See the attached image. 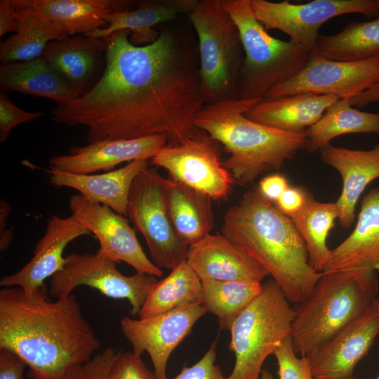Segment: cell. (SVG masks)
<instances>
[{
  "label": "cell",
  "instance_id": "obj_36",
  "mask_svg": "<svg viewBox=\"0 0 379 379\" xmlns=\"http://www.w3.org/2000/svg\"><path fill=\"white\" fill-rule=\"evenodd\" d=\"M117 353L111 347L74 366L60 379H107Z\"/></svg>",
  "mask_w": 379,
  "mask_h": 379
},
{
  "label": "cell",
  "instance_id": "obj_44",
  "mask_svg": "<svg viewBox=\"0 0 379 379\" xmlns=\"http://www.w3.org/2000/svg\"><path fill=\"white\" fill-rule=\"evenodd\" d=\"M10 211L11 208L8 202L1 199L0 201V248L2 251L8 249L13 237L11 230H6Z\"/></svg>",
  "mask_w": 379,
  "mask_h": 379
},
{
  "label": "cell",
  "instance_id": "obj_35",
  "mask_svg": "<svg viewBox=\"0 0 379 379\" xmlns=\"http://www.w3.org/2000/svg\"><path fill=\"white\" fill-rule=\"evenodd\" d=\"M279 379H315L307 356L297 357L291 337L286 338L274 353Z\"/></svg>",
  "mask_w": 379,
  "mask_h": 379
},
{
  "label": "cell",
  "instance_id": "obj_34",
  "mask_svg": "<svg viewBox=\"0 0 379 379\" xmlns=\"http://www.w3.org/2000/svg\"><path fill=\"white\" fill-rule=\"evenodd\" d=\"M203 304L208 312L215 315L220 328L230 331L243 310L259 294L258 281H201Z\"/></svg>",
  "mask_w": 379,
  "mask_h": 379
},
{
  "label": "cell",
  "instance_id": "obj_31",
  "mask_svg": "<svg viewBox=\"0 0 379 379\" xmlns=\"http://www.w3.org/2000/svg\"><path fill=\"white\" fill-rule=\"evenodd\" d=\"M305 133L308 152L320 151L340 135L350 133H379V113L352 107L350 98L339 99Z\"/></svg>",
  "mask_w": 379,
  "mask_h": 379
},
{
  "label": "cell",
  "instance_id": "obj_38",
  "mask_svg": "<svg viewBox=\"0 0 379 379\" xmlns=\"http://www.w3.org/2000/svg\"><path fill=\"white\" fill-rule=\"evenodd\" d=\"M44 114L29 112L15 105L7 94L0 93V142H6L11 131L18 125L29 123Z\"/></svg>",
  "mask_w": 379,
  "mask_h": 379
},
{
  "label": "cell",
  "instance_id": "obj_12",
  "mask_svg": "<svg viewBox=\"0 0 379 379\" xmlns=\"http://www.w3.org/2000/svg\"><path fill=\"white\" fill-rule=\"evenodd\" d=\"M251 4L255 16L267 31L279 29L311 53L319 28L331 18L351 13L379 15L378 0H313L305 4L251 0Z\"/></svg>",
  "mask_w": 379,
  "mask_h": 379
},
{
  "label": "cell",
  "instance_id": "obj_3",
  "mask_svg": "<svg viewBox=\"0 0 379 379\" xmlns=\"http://www.w3.org/2000/svg\"><path fill=\"white\" fill-rule=\"evenodd\" d=\"M221 234L262 266L290 302L306 299L322 274L310 267L306 245L291 219L258 187L227 210Z\"/></svg>",
  "mask_w": 379,
  "mask_h": 379
},
{
  "label": "cell",
  "instance_id": "obj_43",
  "mask_svg": "<svg viewBox=\"0 0 379 379\" xmlns=\"http://www.w3.org/2000/svg\"><path fill=\"white\" fill-rule=\"evenodd\" d=\"M18 22L11 0L0 1V36L10 32L16 33Z\"/></svg>",
  "mask_w": 379,
  "mask_h": 379
},
{
  "label": "cell",
  "instance_id": "obj_29",
  "mask_svg": "<svg viewBox=\"0 0 379 379\" xmlns=\"http://www.w3.org/2000/svg\"><path fill=\"white\" fill-rule=\"evenodd\" d=\"M18 22L16 33L0 43L1 63L27 61L42 55L49 42L67 34L39 15L27 0H11Z\"/></svg>",
  "mask_w": 379,
  "mask_h": 379
},
{
  "label": "cell",
  "instance_id": "obj_28",
  "mask_svg": "<svg viewBox=\"0 0 379 379\" xmlns=\"http://www.w3.org/2000/svg\"><path fill=\"white\" fill-rule=\"evenodd\" d=\"M39 15L68 36L87 34L107 25L105 16L126 11L122 1L109 0H27Z\"/></svg>",
  "mask_w": 379,
  "mask_h": 379
},
{
  "label": "cell",
  "instance_id": "obj_45",
  "mask_svg": "<svg viewBox=\"0 0 379 379\" xmlns=\"http://www.w3.org/2000/svg\"><path fill=\"white\" fill-rule=\"evenodd\" d=\"M374 102H379V83L350 99V104L358 107H364Z\"/></svg>",
  "mask_w": 379,
  "mask_h": 379
},
{
  "label": "cell",
  "instance_id": "obj_39",
  "mask_svg": "<svg viewBox=\"0 0 379 379\" xmlns=\"http://www.w3.org/2000/svg\"><path fill=\"white\" fill-rule=\"evenodd\" d=\"M218 340L213 341L201 359L191 366H184L172 379H228L223 376L216 359Z\"/></svg>",
  "mask_w": 379,
  "mask_h": 379
},
{
  "label": "cell",
  "instance_id": "obj_13",
  "mask_svg": "<svg viewBox=\"0 0 379 379\" xmlns=\"http://www.w3.org/2000/svg\"><path fill=\"white\" fill-rule=\"evenodd\" d=\"M69 208L77 220L97 238L100 247L95 253L98 256L117 263L124 262L136 272L162 275L161 270L145 253L136 230L126 216L80 194L70 197Z\"/></svg>",
  "mask_w": 379,
  "mask_h": 379
},
{
  "label": "cell",
  "instance_id": "obj_25",
  "mask_svg": "<svg viewBox=\"0 0 379 379\" xmlns=\"http://www.w3.org/2000/svg\"><path fill=\"white\" fill-rule=\"evenodd\" d=\"M339 99L333 95L312 93L263 98L245 115L253 121L271 128L291 133H303Z\"/></svg>",
  "mask_w": 379,
  "mask_h": 379
},
{
  "label": "cell",
  "instance_id": "obj_10",
  "mask_svg": "<svg viewBox=\"0 0 379 379\" xmlns=\"http://www.w3.org/2000/svg\"><path fill=\"white\" fill-rule=\"evenodd\" d=\"M117 265L96 253L68 254L62 269L50 279L49 295L53 299L62 298L70 295L74 288L86 286L108 298L127 300L131 314L138 315L158 280L155 276L145 273L124 275Z\"/></svg>",
  "mask_w": 379,
  "mask_h": 379
},
{
  "label": "cell",
  "instance_id": "obj_47",
  "mask_svg": "<svg viewBox=\"0 0 379 379\" xmlns=\"http://www.w3.org/2000/svg\"><path fill=\"white\" fill-rule=\"evenodd\" d=\"M372 305H373V306L378 310V312H379V300L375 298V299L373 300Z\"/></svg>",
  "mask_w": 379,
  "mask_h": 379
},
{
  "label": "cell",
  "instance_id": "obj_40",
  "mask_svg": "<svg viewBox=\"0 0 379 379\" xmlns=\"http://www.w3.org/2000/svg\"><path fill=\"white\" fill-rule=\"evenodd\" d=\"M308 190L303 187H289L276 202V207L291 218L303 208Z\"/></svg>",
  "mask_w": 379,
  "mask_h": 379
},
{
  "label": "cell",
  "instance_id": "obj_20",
  "mask_svg": "<svg viewBox=\"0 0 379 379\" xmlns=\"http://www.w3.org/2000/svg\"><path fill=\"white\" fill-rule=\"evenodd\" d=\"M188 265L201 281H258L266 270L222 234H209L189 246Z\"/></svg>",
  "mask_w": 379,
  "mask_h": 379
},
{
  "label": "cell",
  "instance_id": "obj_32",
  "mask_svg": "<svg viewBox=\"0 0 379 379\" xmlns=\"http://www.w3.org/2000/svg\"><path fill=\"white\" fill-rule=\"evenodd\" d=\"M201 302V281L187 261L184 260L173 269L166 277L157 281L138 316L139 318H147Z\"/></svg>",
  "mask_w": 379,
  "mask_h": 379
},
{
  "label": "cell",
  "instance_id": "obj_16",
  "mask_svg": "<svg viewBox=\"0 0 379 379\" xmlns=\"http://www.w3.org/2000/svg\"><path fill=\"white\" fill-rule=\"evenodd\" d=\"M379 334V312L373 306L307 357L315 379H357L355 366Z\"/></svg>",
  "mask_w": 379,
  "mask_h": 379
},
{
  "label": "cell",
  "instance_id": "obj_18",
  "mask_svg": "<svg viewBox=\"0 0 379 379\" xmlns=\"http://www.w3.org/2000/svg\"><path fill=\"white\" fill-rule=\"evenodd\" d=\"M166 145L163 135L130 140H102L72 146L69 153L52 157L49 168L74 174H93L134 160L152 159Z\"/></svg>",
  "mask_w": 379,
  "mask_h": 379
},
{
  "label": "cell",
  "instance_id": "obj_33",
  "mask_svg": "<svg viewBox=\"0 0 379 379\" xmlns=\"http://www.w3.org/2000/svg\"><path fill=\"white\" fill-rule=\"evenodd\" d=\"M290 218L306 245L310 267L322 272L331 253L327 237L338 218L335 203L318 201L308 191L303 208Z\"/></svg>",
  "mask_w": 379,
  "mask_h": 379
},
{
  "label": "cell",
  "instance_id": "obj_1",
  "mask_svg": "<svg viewBox=\"0 0 379 379\" xmlns=\"http://www.w3.org/2000/svg\"><path fill=\"white\" fill-rule=\"evenodd\" d=\"M129 36L121 30L105 38L101 77L84 95L57 106L53 120L87 127L88 143L163 135L175 145L201 133L195 119L208 102L190 47L169 29L143 46Z\"/></svg>",
  "mask_w": 379,
  "mask_h": 379
},
{
  "label": "cell",
  "instance_id": "obj_48",
  "mask_svg": "<svg viewBox=\"0 0 379 379\" xmlns=\"http://www.w3.org/2000/svg\"><path fill=\"white\" fill-rule=\"evenodd\" d=\"M375 379H379V375Z\"/></svg>",
  "mask_w": 379,
  "mask_h": 379
},
{
  "label": "cell",
  "instance_id": "obj_15",
  "mask_svg": "<svg viewBox=\"0 0 379 379\" xmlns=\"http://www.w3.org/2000/svg\"><path fill=\"white\" fill-rule=\"evenodd\" d=\"M207 312L203 302L197 303L147 318L124 317L120 320V328L131 345L132 352L139 356L147 352L157 378L168 379L166 369L170 355Z\"/></svg>",
  "mask_w": 379,
  "mask_h": 379
},
{
  "label": "cell",
  "instance_id": "obj_6",
  "mask_svg": "<svg viewBox=\"0 0 379 379\" xmlns=\"http://www.w3.org/2000/svg\"><path fill=\"white\" fill-rule=\"evenodd\" d=\"M235 22L244 58L241 69L239 98H263L273 87L295 77L309 62L312 53L302 44L271 36L258 20L251 0H222Z\"/></svg>",
  "mask_w": 379,
  "mask_h": 379
},
{
  "label": "cell",
  "instance_id": "obj_4",
  "mask_svg": "<svg viewBox=\"0 0 379 379\" xmlns=\"http://www.w3.org/2000/svg\"><path fill=\"white\" fill-rule=\"evenodd\" d=\"M260 100L210 102L195 119L197 127L229 153L222 164L239 184L252 183L264 172L280 169L285 161L306 149L305 132L278 130L246 117Z\"/></svg>",
  "mask_w": 379,
  "mask_h": 379
},
{
  "label": "cell",
  "instance_id": "obj_21",
  "mask_svg": "<svg viewBox=\"0 0 379 379\" xmlns=\"http://www.w3.org/2000/svg\"><path fill=\"white\" fill-rule=\"evenodd\" d=\"M319 152L323 161L335 168L341 176V193L334 203L340 225L344 229L350 228L361 194L371 182L379 178V143L367 150L329 145Z\"/></svg>",
  "mask_w": 379,
  "mask_h": 379
},
{
  "label": "cell",
  "instance_id": "obj_19",
  "mask_svg": "<svg viewBox=\"0 0 379 379\" xmlns=\"http://www.w3.org/2000/svg\"><path fill=\"white\" fill-rule=\"evenodd\" d=\"M106 39L84 34L48 43L41 56L80 98L101 77L105 67Z\"/></svg>",
  "mask_w": 379,
  "mask_h": 379
},
{
  "label": "cell",
  "instance_id": "obj_5",
  "mask_svg": "<svg viewBox=\"0 0 379 379\" xmlns=\"http://www.w3.org/2000/svg\"><path fill=\"white\" fill-rule=\"evenodd\" d=\"M375 270L322 272L312 293L298 304L290 337L296 353L307 356L372 305Z\"/></svg>",
  "mask_w": 379,
  "mask_h": 379
},
{
  "label": "cell",
  "instance_id": "obj_42",
  "mask_svg": "<svg viewBox=\"0 0 379 379\" xmlns=\"http://www.w3.org/2000/svg\"><path fill=\"white\" fill-rule=\"evenodd\" d=\"M289 187L286 178L277 173L264 177L260 180L258 186L266 199L275 203Z\"/></svg>",
  "mask_w": 379,
  "mask_h": 379
},
{
  "label": "cell",
  "instance_id": "obj_14",
  "mask_svg": "<svg viewBox=\"0 0 379 379\" xmlns=\"http://www.w3.org/2000/svg\"><path fill=\"white\" fill-rule=\"evenodd\" d=\"M379 83V57L358 62L326 60L312 55L293 79L271 88L264 98L300 93L333 95L350 98Z\"/></svg>",
  "mask_w": 379,
  "mask_h": 379
},
{
  "label": "cell",
  "instance_id": "obj_41",
  "mask_svg": "<svg viewBox=\"0 0 379 379\" xmlns=\"http://www.w3.org/2000/svg\"><path fill=\"white\" fill-rule=\"evenodd\" d=\"M27 364L14 352L0 350V379H25Z\"/></svg>",
  "mask_w": 379,
  "mask_h": 379
},
{
  "label": "cell",
  "instance_id": "obj_49",
  "mask_svg": "<svg viewBox=\"0 0 379 379\" xmlns=\"http://www.w3.org/2000/svg\"><path fill=\"white\" fill-rule=\"evenodd\" d=\"M378 2H379V0H378Z\"/></svg>",
  "mask_w": 379,
  "mask_h": 379
},
{
  "label": "cell",
  "instance_id": "obj_17",
  "mask_svg": "<svg viewBox=\"0 0 379 379\" xmlns=\"http://www.w3.org/2000/svg\"><path fill=\"white\" fill-rule=\"evenodd\" d=\"M90 234L72 214L67 217L51 215L32 258L18 272L2 277L0 286L20 287L27 293L44 288L45 281L62 269L65 263L63 252L68 244Z\"/></svg>",
  "mask_w": 379,
  "mask_h": 379
},
{
  "label": "cell",
  "instance_id": "obj_30",
  "mask_svg": "<svg viewBox=\"0 0 379 379\" xmlns=\"http://www.w3.org/2000/svg\"><path fill=\"white\" fill-rule=\"evenodd\" d=\"M312 55L341 62L379 57V15L367 22H352L333 35L319 34Z\"/></svg>",
  "mask_w": 379,
  "mask_h": 379
},
{
  "label": "cell",
  "instance_id": "obj_11",
  "mask_svg": "<svg viewBox=\"0 0 379 379\" xmlns=\"http://www.w3.org/2000/svg\"><path fill=\"white\" fill-rule=\"evenodd\" d=\"M221 145L204 132L175 145H166L151 159L171 178L212 199H225L236 182L220 159Z\"/></svg>",
  "mask_w": 379,
  "mask_h": 379
},
{
  "label": "cell",
  "instance_id": "obj_24",
  "mask_svg": "<svg viewBox=\"0 0 379 379\" xmlns=\"http://www.w3.org/2000/svg\"><path fill=\"white\" fill-rule=\"evenodd\" d=\"M197 0H159L142 1L137 8L109 13L105 16L104 28L87 34L95 39H105L121 31L130 32L129 39L136 46L147 45L154 41L159 32L153 27L160 23L171 22L187 13Z\"/></svg>",
  "mask_w": 379,
  "mask_h": 379
},
{
  "label": "cell",
  "instance_id": "obj_37",
  "mask_svg": "<svg viewBox=\"0 0 379 379\" xmlns=\"http://www.w3.org/2000/svg\"><path fill=\"white\" fill-rule=\"evenodd\" d=\"M107 379H159L140 356L133 352L117 353Z\"/></svg>",
  "mask_w": 379,
  "mask_h": 379
},
{
  "label": "cell",
  "instance_id": "obj_27",
  "mask_svg": "<svg viewBox=\"0 0 379 379\" xmlns=\"http://www.w3.org/2000/svg\"><path fill=\"white\" fill-rule=\"evenodd\" d=\"M167 206L174 227L188 245L204 239L214 227L212 199L173 178L164 180Z\"/></svg>",
  "mask_w": 379,
  "mask_h": 379
},
{
  "label": "cell",
  "instance_id": "obj_8",
  "mask_svg": "<svg viewBox=\"0 0 379 379\" xmlns=\"http://www.w3.org/2000/svg\"><path fill=\"white\" fill-rule=\"evenodd\" d=\"M272 279L239 315L230 330L235 356L228 379H258L265 359L291 334L295 310Z\"/></svg>",
  "mask_w": 379,
  "mask_h": 379
},
{
  "label": "cell",
  "instance_id": "obj_46",
  "mask_svg": "<svg viewBox=\"0 0 379 379\" xmlns=\"http://www.w3.org/2000/svg\"><path fill=\"white\" fill-rule=\"evenodd\" d=\"M258 379H274V378L267 370H262Z\"/></svg>",
  "mask_w": 379,
  "mask_h": 379
},
{
  "label": "cell",
  "instance_id": "obj_7",
  "mask_svg": "<svg viewBox=\"0 0 379 379\" xmlns=\"http://www.w3.org/2000/svg\"><path fill=\"white\" fill-rule=\"evenodd\" d=\"M186 16L198 38L199 75L208 102L239 98L244 53L239 29L222 0H197Z\"/></svg>",
  "mask_w": 379,
  "mask_h": 379
},
{
  "label": "cell",
  "instance_id": "obj_26",
  "mask_svg": "<svg viewBox=\"0 0 379 379\" xmlns=\"http://www.w3.org/2000/svg\"><path fill=\"white\" fill-rule=\"evenodd\" d=\"M0 91L8 94L18 92L44 97L66 105L77 96L65 80L41 58L34 60L1 63Z\"/></svg>",
  "mask_w": 379,
  "mask_h": 379
},
{
  "label": "cell",
  "instance_id": "obj_23",
  "mask_svg": "<svg viewBox=\"0 0 379 379\" xmlns=\"http://www.w3.org/2000/svg\"><path fill=\"white\" fill-rule=\"evenodd\" d=\"M148 160H134L118 169L100 174H74L50 168V182L77 190L84 197L105 205L126 217V206L135 178L148 166Z\"/></svg>",
  "mask_w": 379,
  "mask_h": 379
},
{
  "label": "cell",
  "instance_id": "obj_9",
  "mask_svg": "<svg viewBox=\"0 0 379 379\" xmlns=\"http://www.w3.org/2000/svg\"><path fill=\"white\" fill-rule=\"evenodd\" d=\"M164 178L147 166L133 180L126 206V217L145 238L153 263L172 270L186 260L189 246L176 232L171 218Z\"/></svg>",
  "mask_w": 379,
  "mask_h": 379
},
{
  "label": "cell",
  "instance_id": "obj_2",
  "mask_svg": "<svg viewBox=\"0 0 379 379\" xmlns=\"http://www.w3.org/2000/svg\"><path fill=\"white\" fill-rule=\"evenodd\" d=\"M100 347L74 295L52 300L45 288L0 290V350L23 359L29 378L60 379L88 361Z\"/></svg>",
  "mask_w": 379,
  "mask_h": 379
},
{
  "label": "cell",
  "instance_id": "obj_22",
  "mask_svg": "<svg viewBox=\"0 0 379 379\" xmlns=\"http://www.w3.org/2000/svg\"><path fill=\"white\" fill-rule=\"evenodd\" d=\"M379 270V187L364 197L352 233L331 250L322 272Z\"/></svg>",
  "mask_w": 379,
  "mask_h": 379
}]
</instances>
